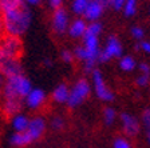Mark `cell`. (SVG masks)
<instances>
[{
  "instance_id": "d590c367",
  "label": "cell",
  "mask_w": 150,
  "mask_h": 148,
  "mask_svg": "<svg viewBox=\"0 0 150 148\" xmlns=\"http://www.w3.org/2000/svg\"><path fill=\"white\" fill-rule=\"evenodd\" d=\"M6 83V77L0 74V96H3V86Z\"/></svg>"
},
{
  "instance_id": "3957f363",
  "label": "cell",
  "mask_w": 150,
  "mask_h": 148,
  "mask_svg": "<svg viewBox=\"0 0 150 148\" xmlns=\"http://www.w3.org/2000/svg\"><path fill=\"white\" fill-rule=\"evenodd\" d=\"M22 41L16 36L6 35L0 39V62L3 60H19L22 53Z\"/></svg>"
},
{
  "instance_id": "74e56055",
  "label": "cell",
  "mask_w": 150,
  "mask_h": 148,
  "mask_svg": "<svg viewBox=\"0 0 150 148\" xmlns=\"http://www.w3.org/2000/svg\"><path fill=\"white\" fill-rule=\"evenodd\" d=\"M97 1H98L99 4H102V6L105 7V8H106V7L109 6V0H97Z\"/></svg>"
},
{
  "instance_id": "e575fe53",
  "label": "cell",
  "mask_w": 150,
  "mask_h": 148,
  "mask_svg": "<svg viewBox=\"0 0 150 148\" xmlns=\"http://www.w3.org/2000/svg\"><path fill=\"white\" fill-rule=\"evenodd\" d=\"M139 74L150 75V65L147 63H139Z\"/></svg>"
},
{
  "instance_id": "44dd1931",
  "label": "cell",
  "mask_w": 150,
  "mask_h": 148,
  "mask_svg": "<svg viewBox=\"0 0 150 148\" xmlns=\"http://www.w3.org/2000/svg\"><path fill=\"white\" fill-rule=\"evenodd\" d=\"M91 0H72V12L75 13V15H79L82 16L84 12V9H86V7L90 4Z\"/></svg>"
},
{
  "instance_id": "484cf974",
  "label": "cell",
  "mask_w": 150,
  "mask_h": 148,
  "mask_svg": "<svg viewBox=\"0 0 150 148\" xmlns=\"http://www.w3.org/2000/svg\"><path fill=\"white\" fill-rule=\"evenodd\" d=\"M131 36L134 37L137 41H142L145 37V31L144 28L139 27V25H135V27L131 28Z\"/></svg>"
},
{
  "instance_id": "30bf717a",
  "label": "cell",
  "mask_w": 150,
  "mask_h": 148,
  "mask_svg": "<svg viewBox=\"0 0 150 148\" xmlns=\"http://www.w3.org/2000/svg\"><path fill=\"white\" fill-rule=\"evenodd\" d=\"M46 120L43 117L40 116H36V117H32L30 119V124H28V128H27V133L30 135V137L32 139V142L35 140L40 139L43 136L44 131H46Z\"/></svg>"
},
{
  "instance_id": "2e32d148",
  "label": "cell",
  "mask_w": 150,
  "mask_h": 148,
  "mask_svg": "<svg viewBox=\"0 0 150 148\" xmlns=\"http://www.w3.org/2000/svg\"><path fill=\"white\" fill-rule=\"evenodd\" d=\"M52 100L59 104H67V100H69L70 96V88L66 86L64 83H60L59 86H56L52 91Z\"/></svg>"
},
{
  "instance_id": "5bb4252c",
  "label": "cell",
  "mask_w": 150,
  "mask_h": 148,
  "mask_svg": "<svg viewBox=\"0 0 150 148\" xmlns=\"http://www.w3.org/2000/svg\"><path fill=\"white\" fill-rule=\"evenodd\" d=\"M87 24L88 23L82 18H78L70 22V25H69V35L74 39H79V37H83L84 34H86V29H87Z\"/></svg>"
},
{
  "instance_id": "4fadbf2b",
  "label": "cell",
  "mask_w": 150,
  "mask_h": 148,
  "mask_svg": "<svg viewBox=\"0 0 150 148\" xmlns=\"http://www.w3.org/2000/svg\"><path fill=\"white\" fill-rule=\"evenodd\" d=\"M0 74L8 79L16 75H23V68L19 60H3L0 62Z\"/></svg>"
},
{
  "instance_id": "d6a6232c",
  "label": "cell",
  "mask_w": 150,
  "mask_h": 148,
  "mask_svg": "<svg viewBox=\"0 0 150 148\" xmlns=\"http://www.w3.org/2000/svg\"><path fill=\"white\" fill-rule=\"evenodd\" d=\"M95 69H97V63H94V62H84L83 63L84 74H93Z\"/></svg>"
},
{
  "instance_id": "7402d4cb",
  "label": "cell",
  "mask_w": 150,
  "mask_h": 148,
  "mask_svg": "<svg viewBox=\"0 0 150 148\" xmlns=\"http://www.w3.org/2000/svg\"><path fill=\"white\" fill-rule=\"evenodd\" d=\"M115 119H117V112L114 108L106 107L103 109V121H105V124L111 126V124L115 121Z\"/></svg>"
},
{
  "instance_id": "603a6c76",
  "label": "cell",
  "mask_w": 150,
  "mask_h": 148,
  "mask_svg": "<svg viewBox=\"0 0 150 148\" xmlns=\"http://www.w3.org/2000/svg\"><path fill=\"white\" fill-rule=\"evenodd\" d=\"M142 126L145 128V133H146V139L147 143L150 144V108L145 109L144 114H142Z\"/></svg>"
},
{
  "instance_id": "cb8c5ba5",
  "label": "cell",
  "mask_w": 150,
  "mask_h": 148,
  "mask_svg": "<svg viewBox=\"0 0 150 148\" xmlns=\"http://www.w3.org/2000/svg\"><path fill=\"white\" fill-rule=\"evenodd\" d=\"M137 8H138V3L137 0H126L125 6H123V13H125L126 16H133L135 15V12H137Z\"/></svg>"
},
{
  "instance_id": "d4e9b609",
  "label": "cell",
  "mask_w": 150,
  "mask_h": 148,
  "mask_svg": "<svg viewBox=\"0 0 150 148\" xmlns=\"http://www.w3.org/2000/svg\"><path fill=\"white\" fill-rule=\"evenodd\" d=\"M74 52V56L78 60H81V62H86L87 60V53H86V49H84L83 46H78V47H75V49L72 51Z\"/></svg>"
},
{
  "instance_id": "1f68e13d",
  "label": "cell",
  "mask_w": 150,
  "mask_h": 148,
  "mask_svg": "<svg viewBox=\"0 0 150 148\" xmlns=\"http://www.w3.org/2000/svg\"><path fill=\"white\" fill-rule=\"evenodd\" d=\"M135 48H137V49H141L142 52H145V53H147V55H150V41H147V40L138 41V44L135 46Z\"/></svg>"
},
{
  "instance_id": "83f0119b",
  "label": "cell",
  "mask_w": 150,
  "mask_h": 148,
  "mask_svg": "<svg viewBox=\"0 0 150 148\" xmlns=\"http://www.w3.org/2000/svg\"><path fill=\"white\" fill-rule=\"evenodd\" d=\"M150 81V75H145V74H139L135 79V84L138 87H146Z\"/></svg>"
},
{
  "instance_id": "f35d334b",
  "label": "cell",
  "mask_w": 150,
  "mask_h": 148,
  "mask_svg": "<svg viewBox=\"0 0 150 148\" xmlns=\"http://www.w3.org/2000/svg\"><path fill=\"white\" fill-rule=\"evenodd\" d=\"M43 64L46 65V67H51V65H52V63H51L50 59H44V60H43Z\"/></svg>"
},
{
  "instance_id": "d6986e66",
  "label": "cell",
  "mask_w": 150,
  "mask_h": 148,
  "mask_svg": "<svg viewBox=\"0 0 150 148\" xmlns=\"http://www.w3.org/2000/svg\"><path fill=\"white\" fill-rule=\"evenodd\" d=\"M23 6H25L24 0H0V11H1V13L22 8Z\"/></svg>"
},
{
  "instance_id": "9c48e42d",
  "label": "cell",
  "mask_w": 150,
  "mask_h": 148,
  "mask_svg": "<svg viewBox=\"0 0 150 148\" xmlns=\"http://www.w3.org/2000/svg\"><path fill=\"white\" fill-rule=\"evenodd\" d=\"M121 124H122V130L125 132L126 136L129 137H134L139 133V121L135 116L130 114H122L121 115Z\"/></svg>"
},
{
  "instance_id": "7a4b0ae2",
  "label": "cell",
  "mask_w": 150,
  "mask_h": 148,
  "mask_svg": "<svg viewBox=\"0 0 150 148\" xmlns=\"http://www.w3.org/2000/svg\"><path fill=\"white\" fill-rule=\"evenodd\" d=\"M31 81L24 75H16V76L6 79V83L3 86V97L24 100L25 96L31 92Z\"/></svg>"
},
{
  "instance_id": "8992f818",
  "label": "cell",
  "mask_w": 150,
  "mask_h": 148,
  "mask_svg": "<svg viewBox=\"0 0 150 148\" xmlns=\"http://www.w3.org/2000/svg\"><path fill=\"white\" fill-rule=\"evenodd\" d=\"M93 76V87H94V92L98 96V99L103 100V102H111L114 99V93L111 92V90L109 88V86L106 84L105 79H103V75L100 74L99 69H95V71L91 74Z\"/></svg>"
},
{
  "instance_id": "9a60e30c",
  "label": "cell",
  "mask_w": 150,
  "mask_h": 148,
  "mask_svg": "<svg viewBox=\"0 0 150 148\" xmlns=\"http://www.w3.org/2000/svg\"><path fill=\"white\" fill-rule=\"evenodd\" d=\"M23 100L20 99H4L3 105H1V111L6 116L13 117L15 115L20 114V109L23 107Z\"/></svg>"
},
{
  "instance_id": "ffe728a7",
  "label": "cell",
  "mask_w": 150,
  "mask_h": 148,
  "mask_svg": "<svg viewBox=\"0 0 150 148\" xmlns=\"http://www.w3.org/2000/svg\"><path fill=\"white\" fill-rule=\"evenodd\" d=\"M137 65V62L134 60V58L130 55H125L119 58V68L125 72H131Z\"/></svg>"
},
{
  "instance_id": "5b68a950",
  "label": "cell",
  "mask_w": 150,
  "mask_h": 148,
  "mask_svg": "<svg viewBox=\"0 0 150 148\" xmlns=\"http://www.w3.org/2000/svg\"><path fill=\"white\" fill-rule=\"evenodd\" d=\"M123 48L117 36H109L106 41V46L100 48V52L98 55V63H107L111 59L121 58Z\"/></svg>"
},
{
  "instance_id": "ac0fdd59",
  "label": "cell",
  "mask_w": 150,
  "mask_h": 148,
  "mask_svg": "<svg viewBox=\"0 0 150 148\" xmlns=\"http://www.w3.org/2000/svg\"><path fill=\"white\" fill-rule=\"evenodd\" d=\"M9 143H11L13 147L23 148V147H27L30 143H32V139L30 137L27 131H25V132H15L12 136H11Z\"/></svg>"
},
{
  "instance_id": "f546056e",
  "label": "cell",
  "mask_w": 150,
  "mask_h": 148,
  "mask_svg": "<svg viewBox=\"0 0 150 148\" xmlns=\"http://www.w3.org/2000/svg\"><path fill=\"white\" fill-rule=\"evenodd\" d=\"M126 0H109V7H111L114 11H122Z\"/></svg>"
},
{
  "instance_id": "52a82bcc",
  "label": "cell",
  "mask_w": 150,
  "mask_h": 148,
  "mask_svg": "<svg viewBox=\"0 0 150 148\" xmlns=\"http://www.w3.org/2000/svg\"><path fill=\"white\" fill-rule=\"evenodd\" d=\"M83 39V44L82 46L86 49V53H87V60L86 62H98V55L100 52V47H99V36L98 35H94L91 32H88L86 29V34L82 37Z\"/></svg>"
},
{
  "instance_id": "ba28073f",
  "label": "cell",
  "mask_w": 150,
  "mask_h": 148,
  "mask_svg": "<svg viewBox=\"0 0 150 148\" xmlns=\"http://www.w3.org/2000/svg\"><path fill=\"white\" fill-rule=\"evenodd\" d=\"M51 25H52V29L56 32V34H64L69 29L70 25V18L69 13L64 8H58L54 11L52 18H51Z\"/></svg>"
},
{
  "instance_id": "8fae6325",
  "label": "cell",
  "mask_w": 150,
  "mask_h": 148,
  "mask_svg": "<svg viewBox=\"0 0 150 148\" xmlns=\"http://www.w3.org/2000/svg\"><path fill=\"white\" fill-rule=\"evenodd\" d=\"M24 102L30 109H38L46 102V92L40 88H32L31 92L25 96Z\"/></svg>"
},
{
  "instance_id": "f1b7e54d",
  "label": "cell",
  "mask_w": 150,
  "mask_h": 148,
  "mask_svg": "<svg viewBox=\"0 0 150 148\" xmlns=\"http://www.w3.org/2000/svg\"><path fill=\"white\" fill-rule=\"evenodd\" d=\"M114 148H131V144L125 137H117L114 140Z\"/></svg>"
},
{
  "instance_id": "277c9868",
  "label": "cell",
  "mask_w": 150,
  "mask_h": 148,
  "mask_svg": "<svg viewBox=\"0 0 150 148\" xmlns=\"http://www.w3.org/2000/svg\"><path fill=\"white\" fill-rule=\"evenodd\" d=\"M91 92V87L86 79H79L75 84L70 88V96L67 100V105L70 108H76L88 97Z\"/></svg>"
},
{
  "instance_id": "e0dca14e",
  "label": "cell",
  "mask_w": 150,
  "mask_h": 148,
  "mask_svg": "<svg viewBox=\"0 0 150 148\" xmlns=\"http://www.w3.org/2000/svg\"><path fill=\"white\" fill-rule=\"evenodd\" d=\"M11 123H12V128L15 132H25L28 128V124H30V119L20 112L12 117Z\"/></svg>"
},
{
  "instance_id": "4316f807",
  "label": "cell",
  "mask_w": 150,
  "mask_h": 148,
  "mask_svg": "<svg viewBox=\"0 0 150 148\" xmlns=\"http://www.w3.org/2000/svg\"><path fill=\"white\" fill-rule=\"evenodd\" d=\"M50 126L52 130H56V131L62 130V128H64V119L60 116H54L51 123H50Z\"/></svg>"
},
{
  "instance_id": "8d00e7d4",
  "label": "cell",
  "mask_w": 150,
  "mask_h": 148,
  "mask_svg": "<svg viewBox=\"0 0 150 148\" xmlns=\"http://www.w3.org/2000/svg\"><path fill=\"white\" fill-rule=\"evenodd\" d=\"M40 1V0H24L25 4H30V6H35V4H38Z\"/></svg>"
},
{
  "instance_id": "6da1fadb",
  "label": "cell",
  "mask_w": 150,
  "mask_h": 148,
  "mask_svg": "<svg viewBox=\"0 0 150 148\" xmlns=\"http://www.w3.org/2000/svg\"><path fill=\"white\" fill-rule=\"evenodd\" d=\"M32 20V13L28 9L27 4L22 8L13 9L9 12L3 13V28L6 35L9 36H22L25 34Z\"/></svg>"
},
{
  "instance_id": "836d02e7",
  "label": "cell",
  "mask_w": 150,
  "mask_h": 148,
  "mask_svg": "<svg viewBox=\"0 0 150 148\" xmlns=\"http://www.w3.org/2000/svg\"><path fill=\"white\" fill-rule=\"evenodd\" d=\"M64 0H48V4H50V7L55 11V9L58 8H62V4Z\"/></svg>"
},
{
  "instance_id": "7c38bea8",
  "label": "cell",
  "mask_w": 150,
  "mask_h": 148,
  "mask_svg": "<svg viewBox=\"0 0 150 148\" xmlns=\"http://www.w3.org/2000/svg\"><path fill=\"white\" fill-rule=\"evenodd\" d=\"M103 11H105V7L102 4H99L97 0H91L90 4L86 7L83 12V19L86 22L88 23H93V22H98L100 19V16L103 15Z\"/></svg>"
},
{
  "instance_id": "4dcf8cb0",
  "label": "cell",
  "mask_w": 150,
  "mask_h": 148,
  "mask_svg": "<svg viewBox=\"0 0 150 148\" xmlns=\"http://www.w3.org/2000/svg\"><path fill=\"white\" fill-rule=\"evenodd\" d=\"M60 58H62V60L64 63H72L75 56H74L72 51H70V49H63L62 53H60Z\"/></svg>"
}]
</instances>
